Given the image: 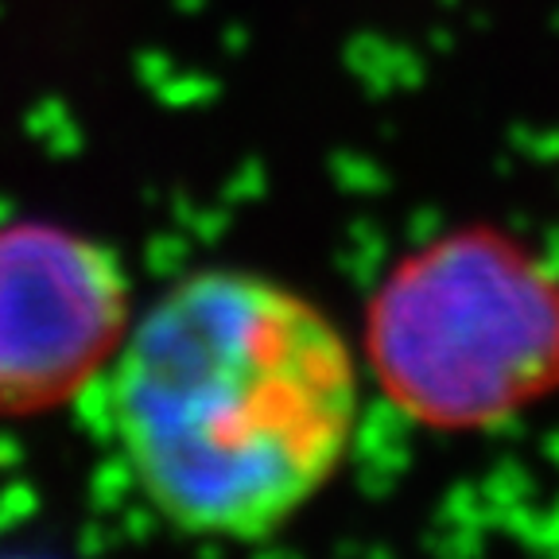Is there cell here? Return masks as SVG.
Wrapping results in <instances>:
<instances>
[{"mask_svg":"<svg viewBox=\"0 0 559 559\" xmlns=\"http://www.w3.org/2000/svg\"><path fill=\"white\" fill-rule=\"evenodd\" d=\"M358 424V366L311 299L249 272L159 296L109 361V428L167 524L257 540L334 478Z\"/></svg>","mask_w":559,"mask_h":559,"instance_id":"6da1fadb","label":"cell"},{"mask_svg":"<svg viewBox=\"0 0 559 559\" xmlns=\"http://www.w3.org/2000/svg\"><path fill=\"white\" fill-rule=\"evenodd\" d=\"M381 384L431 428H489L559 389V276L471 226L412 253L369 314Z\"/></svg>","mask_w":559,"mask_h":559,"instance_id":"7a4b0ae2","label":"cell"},{"mask_svg":"<svg viewBox=\"0 0 559 559\" xmlns=\"http://www.w3.org/2000/svg\"><path fill=\"white\" fill-rule=\"evenodd\" d=\"M121 331L114 253L55 226L0 229V412L59 404L114 358Z\"/></svg>","mask_w":559,"mask_h":559,"instance_id":"3957f363","label":"cell"}]
</instances>
